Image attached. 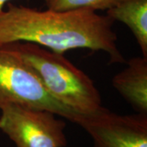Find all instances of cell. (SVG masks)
<instances>
[{"label": "cell", "instance_id": "52a82bcc", "mask_svg": "<svg viewBox=\"0 0 147 147\" xmlns=\"http://www.w3.org/2000/svg\"><path fill=\"white\" fill-rule=\"evenodd\" d=\"M106 15L129 28L142 57H147V0H120L106 11Z\"/></svg>", "mask_w": 147, "mask_h": 147}, {"label": "cell", "instance_id": "3957f363", "mask_svg": "<svg viewBox=\"0 0 147 147\" xmlns=\"http://www.w3.org/2000/svg\"><path fill=\"white\" fill-rule=\"evenodd\" d=\"M9 105L48 110L76 124L84 116L53 97L11 45L5 44L0 46V109Z\"/></svg>", "mask_w": 147, "mask_h": 147}, {"label": "cell", "instance_id": "8992f818", "mask_svg": "<svg viewBox=\"0 0 147 147\" xmlns=\"http://www.w3.org/2000/svg\"><path fill=\"white\" fill-rule=\"evenodd\" d=\"M112 79L115 90L138 113L147 114V57H133Z\"/></svg>", "mask_w": 147, "mask_h": 147}, {"label": "cell", "instance_id": "6da1fadb", "mask_svg": "<svg viewBox=\"0 0 147 147\" xmlns=\"http://www.w3.org/2000/svg\"><path fill=\"white\" fill-rule=\"evenodd\" d=\"M114 22L93 11H38L8 3L0 12V46L32 42L60 54L87 48L106 53L111 63H123Z\"/></svg>", "mask_w": 147, "mask_h": 147}, {"label": "cell", "instance_id": "277c9868", "mask_svg": "<svg viewBox=\"0 0 147 147\" xmlns=\"http://www.w3.org/2000/svg\"><path fill=\"white\" fill-rule=\"evenodd\" d=\"M0 130L16 147H65L66 123L53 112L20 105L2 107Z\"/></svg>", "mask_w": 147, "mask_h": 147}, {"label": "cell", "instance_id": "9c48e42d", "mask_svg": "<svg viewBox=\"0 0 147 147\" xmlns=\"http://www.w3.org/2000/svg\"><path fill=\"white\" fill-rule=\"evenodd\" d=\"M9 1H11V0H0V12L4 10V9H3L4 6H5L6 3H7Z\"/></svg>", "mask_w": 147, "mask_h": 147}, {"label": "cell", "instance_id": "ba28073f", "mask_svg": "<svg viewBox=\"0 0 147 147\" xmlns=\"http://www.w3.org/2000/svg\"><path fill=\"white\" fill-rule=\"evenodd\" d=\"M48 9L55 11H107L120 0H43Z\"/></svg>", "mask_w": 147, "mask_h": 147}, {"label": "cell", "instance_id": "7a4b0ae2", "mask_svg": "<svg viewBox=\"0 0 147 147\" xmlns=\"http://www.w3.org/2000/svg\"><path fill=\"white\" fill-rule=\"evenodd\" d=\"M9 44L36 74L47 92L64 105L83 115L102 106L100 92L93 81L63 54L32 42Z\"/></svg>", "mask_w": 147, "mask_h": 147}, {"label": "cell", "instance_id": "5b68a950", "mask_svg": "<svg viewBox=\"0 0 147 147\" xmlns=\"http://www.w3.org/2000/svg\"><path fill=\"white\" fill-rule=\"evenodd\" d=\"M94 147H147V114L118 115L101 106L77 123Z\"/></svg>", "mask_w": 147, "mask_h": 147}]
</instances>
